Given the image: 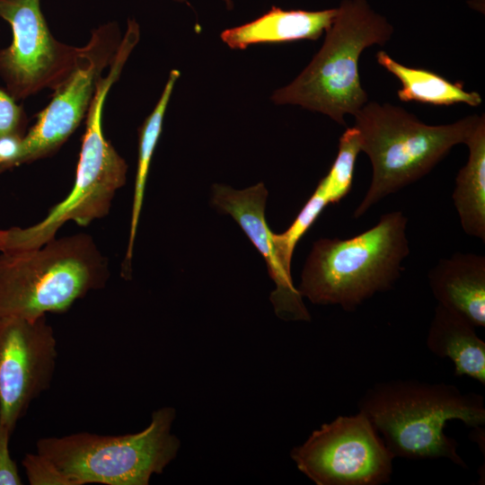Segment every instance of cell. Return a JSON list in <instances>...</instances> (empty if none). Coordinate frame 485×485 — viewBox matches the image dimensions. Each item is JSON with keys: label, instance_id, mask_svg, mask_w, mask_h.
<instances>
[{"label": "cell", "instance_id": "6da1fadb", "mask_svg": "<svg viewBox=\"0 0 485 485\" xmlns=\"http://www.w3.org/2000/svg\"><path fill=\"white\" fill-rule=\"evenodd\" d=\"M358 409L394 458H445L463 468L467 465L457 453V443L445 434L447 421L458 419L473 428L485 425L483 396L444 383H378L362 396Z\"/></svg>", "mask_w": 485, "mask_h": 485}, {"label": "cell", "instance_id": "8fae6325", "mask_svg": "<svg viewBox=\"0 0 485 485\" xmlns=\"http://www.w3.org/2000/svg\"><path fill=\"white\" fill-rule=\"evenodd\" d=\"M57 359L46 315L0 318V419L12 431L52 383Z\"/></svg>", "mask_w": 485, "mask_h": 485}, {"label": "cell", "instance_id": "ffe728a7", "mask_svg": "<svg viewBox=\"0 0 485 485\" xmlns=\"http://www.w3.org/2000/svg\"><path fill=\"white\" fill-rule=\"evenodd\" d=\"M31 485H75L53 463L40 454H27L22 461Z\"/></svg>", "mask_w": 485, "mask_h": 485}, {"label": "cell", "instance_id": "3957f363", "mask_svg": "<svg viewBox=\"0 0 485 485\" xmlns=\"http://www.w3.org/2000/svg\"><path fill=\"white\" fill-rule=\"evenodd\" d=\"M109 277L108 260L87 234L0 252V318L65 313L89 292L103 288Z\"/></svg>", "mask_w": 485, "mask_h": 485}, {"label": "cell", "instance_id": "7402d4cb", "mask_svg": "<svg viewBox=\"0 0 485 485\" xmlns=\"http://www.w3.org/2000/svg\"><path fill=\"white\" fill-rule=\"evenodd\" d=\"M12 430L0 419V485H21L18 467L12 459L9 441Z\"/></svg>", "mask_w": 485, "mask_h": 485}, {"label": "cell", "instance_id": "7a4b0ae2", "mask_svg": "<svg viewBox=\"0 0 485 485\" xmlns=\"http://www.w3.org/2000/svg\"><path fill=\"white\" fill-rule=\"evenodd\" d=\"M407 223L402 212L393 211L351 238L316 241L298 292L313 304H339L351 312L376 293L389 290L410 253Z\"/></svg>", "mask_w": 485, "mask_h": 485}, {"label": "cell", "instance_id": "30bf717a", "mask_svg": "<svg viewBox=\"0 0 485 485\" xmlns=\"http://www.w3.org/2000/svg\"><path fill=\"white\" fill-rule=\"evenodd\" d=\"M0 18L12 31L10 45L0 48V78L6 91L16 101L47 88L54 91L74 70L82 48L52 35L40 0H0Z\"/></svg>", "mask_w": 485, "mask_h": 485}, {"label": "cell", "instance_id": "603a6c76", "mask_svg": "<svg viewBox=\"0 0 485 485\" xmlns=\"http://www.w3.org/2000/svg\"><path fill=\"white\" fill-rule=\"evenodd\" d=\"M174 1L179 2V3H187V0H174ZM222 1H224V3H225V5H226V8H227L228 10H232V9H233V7H234V3H233L232 0H222Z\"/></svg>", "mask_w": 485, "mask_h": 485}, {"label": "cell", "instance_id": "277c9868", "mask_svg": "<svg viewBox=\"0 0 485 485\" xmlns=\"http://www.w3.org/2000/svg\"><path fill=\"white\" fill-rule=\"evenodd\" d=\"M360 149L372 164V180L354 211L362 216L385 197L428 173L458 144H465L482 116L446 125H427L390 103L366 102L355 115Z\"/></svg>", "mask_w": 485, "mask_h": 485}, {"label": "cell", "instance_id": "7c38bea8", "mask_svg": "<svg viewBox=\"0 0 485 485\" xmlns=\"http://www.w3.org/2000/svg\"><path fill=\"white\" fill-rule=\"evenodd\" d=\"M267 196L262 182L242 190L215 184L212 202L221 212L233 216L266 260L269 276L276 284L270 295L276 314L285 321H310L309 312L292 277L282 270L277 260L272 232L265 219Z\"/></svg>", "mask_w": 485, "mask_h": 485}, {"label": "cell", "instance_id": "9c48e42d", "mask_svg": "<svg viewBox=\"0 0 485 485\" xmlns=\"http://www.w3.org/2000/svg\"><path fill=\"white\" fill-rule=\"evenodd\" d=\"M122 40L115 22L100 25L80 53L68 77L54 90L48 104L22 137L18 166L54 154L86 118L102 73L112 63Z\"/></svg>", "mask_w": 485, "mask_h": 485}, {"label": "cell", "instance_id": "4fadbf2b", "mask_svg": "<svg viewBox=\"0 0 485 485\" xmlns=\"http://www.w3.org/2000/svg\"><path fill=\"white\" fill-rule=\"evenodd\" d=\"M359 152L358 131L355 127L348 128L340 138L338 154L328 173L320 181L294 222L284 233H272L277 260L287 275L291 276V260L298 241L329 204L339 203L350 191Z\"/></svg>", "mask_w": 485, "mask_h": 485}, {"label": "cell", "instance_id": "44dd1931", "mask_svg": "<svg viewBox=\"0 0 485 485\" xmlns=\"http://www.w3.org/2000/svg\"><path fill=\"white\" fill-rule=\"evenodd\" d=\"M28 121L23 107L5 88H0V137L9 134L24 136Z\"/></svg>", "mask_w": 485, "mask_h": 485}, {"label": "cell", "instance_id": "5b68a950", "mask_svg": "<svg viewBox=\"0 0 485 485\" xmlns=\"http://www.w3.org/2000/svg\"><path fill=\"white\" fill-rule=\"evenodd\" d=\"M325 32L308 66L292 83L276 90L271 101L321 112L346 126L345 115L354 116L368 100L358 73L360 55L372 45L385 44L393 28L366 0H343Z\"/></svg>", "mask_w": 485, "mask_h": 485}, {"label": "cell", "instance_id": "8992f818", "mask_svg": "<svg viewBox=\"0 0 485 485\" xmlns=\"http://www.w3.org/2000/svg\"><path fill=\"white\" fill-rule=\"evenodd\" d=\"M132 52L122 43L100 81L86 115L74 186L45 218L28 226L0 229V252L17 251L42 246L56 237L66 222L85 226L107 216L117 190L127 180L128 164L106 139L102 130V110L112 84L117 82Z\"/></svg>", "mask_w": 485, "mask_h": 485}, {"label": "cell", "instance_id": "e0dca14e", "mask_svg": "<svg viewBox=\"0 0 485 485\" xmlns=\"http://www.w3.org/2000/svg\"><path fill=\"white\" fill-rule=\"evenodd\" d=\"M469 148L466 164L459 170L452 198L463 230L485 242V119L465 142Z\"/></svg>", "mask_w": 485, "mask_h": 485}, {"label": "cell", "instance_id": "2e32d148", "mask_svg": "<svg viewBox=\"0 0 485 485\" xmlns=\"http://www.w3.org/2000/svg\"><path fill=\"white\" fill-rule=\"evenodd\" d=\"M469 321L439 304L435 309L427 347L435 355L449 358L454 375L469 376L485 384V342Z\"/></svg>", "mask_w": 485, "mask_h": 485}, {"label": "cell", "instance_id": "52a82bcc", "mask_svg": "<svg viewBox=\"0 0 485 485\" xmlns=\"http://www.w3.org/2000/svg\"><path fill=\"white\" fill-rule=\"evenodd\" d=\"M176 410H154L143 430L122 436L78 432L40 438L37 453L48 458L75 485H148L177 456L180 439L172 433Z\"/></svg>", "mask_w": 485, "mask_h": 485}, {"label": "cell", "instance_id": "ba28073f", "mask_svg": "<svg viewBox=\"0 0 485 485\" xmlns=\"http://www.w3.org/2000/svg\"><path fill=\"white\" fill-rule=\"evenodd\" d=\"M290 456L316 485H382L391 480L394 459L359 411L322 424Z\"/></svg>", "mask_w": 485, "mask_h": 485}, {"label": "cell", "instance_id": "5bb4252c", "mask_svg": "<svg viewBox=\"0 0 485 485\" xmlns=\"http://www.w3.org/2000/svg\"><path fill=\"white\" fill-rule=\"evenodd\" d=\"M428 283L439 305L454 311L475 327L485 326V257L457 252L441 259L428 272Z\"/></svg>", "mask_w": 485, "mask_h": 485}, {"label": "cell", "instance_id": "ac0fdd59", "mask_svg": "<svg viewBox=\"0 0 485 485\" xmlns=\"http://www.w3.org/2000/svg\"><path fill=\"white\" fill-rule=\"evenodd\" d=\"M377 62L401 84L397 95L401 101H419L436 106L465 103L477 107L482 102L477 92H467L463 82L453 83L432 71L404 66L380 50Z\"/></svg>", "mask_w": 485, "mask_h": 485}, {"label": "cell", "instance_id": "d6986e66", "mask_svg": "<svg viewBox=\"0 0 485 485\" xmlns=\"http://www.w3.org/2000/svg\"><path fill=\"white\" fill-rule=\"evenodd\" d=\"M180 75V71L177 69H172L170 72L168 80L155 107L146 118L138 129V158L135 180L130 229L128 247L121 270L122 277L125 279L130 278L131 276V260L133 255L134 242L142 209L145 188L151 160L162 133L163 118L169 101Z\"/></svg>", "mask_w": 485, "mask_h": 485}, {"label": "cell", "instance_id": "9a60e30c", "mask_svg": "<svg viewBox=\"0 0 485 485\" xmlns=\"http://www.w3.org/2000/svg\"><path fill=\"white\" fill-rule=\"evenodd\" d=\"M337 8L321 11L283 10L272 6L263 15L221 32V40L233 49L251 45L318 40L333 22Z\"/></svg>", "mask_w": 485, "mask_h": 485}]
</instances>
